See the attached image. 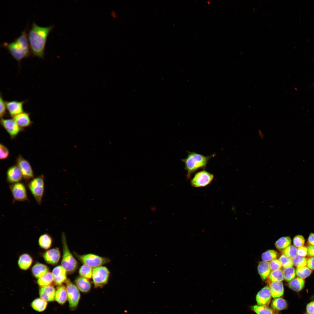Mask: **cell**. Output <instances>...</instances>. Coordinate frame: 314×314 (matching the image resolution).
Instances as JSON below:
<instances>
[{"mask_svg":"<svg viewBox=\"0 0 314 314\" xmlns=\"http://www.w3.org/2000/svg\"><path fill=\"white\" fill-rule=\"evenodd\" d=\"M53 27V25L41 26L33 23L28 38L31 51L34 56L43 58L47 38Z\"/></svg>","mask_w":314,"mask_h":314,"instance_id":"6da1fadb","label":"cell"},{"mask_svg":"<svg viewBox=\"0 0 314 314\" xmlns=\"http://www.w3.org/2000/svg\"><path fill=\"white\" fill-rule=\"evenodd\" d=\"M26 29L21 35L11 42H4L3 46L7 49L12 56L20 64L24 58H27L30 53Z\"/></svg>","mask_w":314,"mask_h":314,"instance_id":"7a4b0ae2","label":"cell"},{"mask_svg":"<svg viewBox=\"0 0 314 314\" xmlns=\"http://www.w3.org/2000/svg\"><path fill=\"white\" fill-rule=\"evenodd\" d=\"M209 156L194 152H189L187 156L182 159L185 165V168L187 172L189 178L191 174L198 169L205 167L209 159Z\"/></svg>","mask_w":314,"mask_h":314,"instance_id":"3957f363","label":"cell"},{"mask_svg":"<svg viewBox=\"0 0 314 314\" xmlns=\"http://www.w3.org/2000/svg\"><path fill=\"white\" fill-rule=\"evenodd\" d=\"M63 255L61 262V266L68 274H72L77 269L78 264L68 248L65 234L62 235Z\"/></svg>","mask_w":314,"mask_h":314,"instance_id":"277c9868","label":"cell"},{"mask_svg":"<svg viewBox=\"0 0 314 314\" xmlns=\"http://www.w3.org/2000/svg\"><path fill=\"white\" fill-rule=\"evenodd\" d=\"M27 186L39 205L42 204L44 189V177L43 174L38 176L27 182Z\"/></svg>","mask_w":314,"mask_h":314,"instance_id":"5b68a950","label":"cell"},{"mask_svg":"<svg viewBox=\"0 0 314 314\" xmlns=\"http://www.w3.org/2000/svg\"><path fill=\"white\" fill-rule=\"evenodd\" d=\"M75 255L78 260L84 265L91 267H95L109 263V259L92 254Z\"/></svg>","mask_w":314,"mask_h":314,"instance_id":"8992f818","label":"cell"},{"mask_svg":"<svg viewBox=\"0 0 314 314\" xmlns=\"http://www.w3.org/2000/svg\"><path fill=\"white\" fill-rule=\"evenodd\" d=\"M110 272L106 267L100 266L92 270V279L95 288L102 287L108 281Z\"/></svg>","mask_w":314,"mask_h":314,"instance_id":"52a82bcc","label":"cell"},{"mask_svg":"<svg viewBox=\"0 0 314 314\" xmlns=\"http://www.w3.org/2000/svg\"><path fill=\"white\" fill-rule=\"evenodd\" d=\"M65 283L69 306L71 309L74 310L78 304L80 298V293L76 286L69 279H67Z\"/></svg>","mask_w":314,"mask_h":314,"instance_id":"ba28073f","label":"cell"},{"mask_svg":"<svg viewBox=\"0 0 314 314\" xmlns=\"http://www.w3.org/2000/svg\"><path fill=\"white\" fill-rule=\"evenodd\" d=\"M9 189L13 198V203L17 201H28L26 187L23 183L10 184Z\"/></svg>","mask_w":314,"mask_h":314,"instance_id":"9c48e42d","label":"cell"},{"mask_svg":"<svg viewBox=\"0 0 314 314\" xmlns=\"http://www.w3.org/2000/svg\"><path fill=\"white\" fill-rule=\"evenodd\" d=\"M213 178L212 174L205 170L201 171L195 175L191 180V185L196 188L205 187L211 182Z\"/></svg>","mask_w":314,"mask_h":314,"instance_id":"30bf717a","label":"cell"},{"mask_svg":"<svg viewBox=\"0 0 314 314\" xmlns=\"http://www.w3.org/2000/svg\"><path fill=\"white\" fill-rule=\"evenodd\" d=\"M16 162L26 181L28 182L34 177L33 171L30 163L21 155H19L17 158Z\"/></svg>","mask_w":314,"mask_h":314,"instance_id":"8fae6325","label":"cell"},{"mask_svg":"<svg viewBox=\"0 0 314 314\" xmlns=\"http://www.w3.org/2000/svg\"><path fill=\"white\" fill-rule=\"evenodd\" d=\"M0 124L8 133L11 139L15 138L24 130V129L20 127L13 118H1Z\"/></svg>","mask_w":314,"mask_h":314,"instance_id":"7c38bea8","label":"cell"},{"mask_svg":"<svg viewBox=\"0 0 314 314\" xmlns=\"http://www.w3.org/2000/svg\"><path fill=\"white\" fill-rule=\"evenodd\" d=\"M23 178L22 172L18 166L14 165L10 167L6 172V180L10 184L20 182Z\"/></svg>","mask_w":314,"mask_h":314,"instance_id":"4fadbf2b","label":"cell"},{"mask_svg":"<svg viewBox=\"0 0 314 314\" xmlns=\"http://www.w3.org/2000/svg\"><path fill=\"white\" fill-rule=\"evenodd\" d=\"M26 102V101H6L7 110L11 117L13 118L23 112V105Z\"/></svg>","mask_w":314,"mask_h":314,"instance_id":"5bb4252c","label":"cell"},{"mask_svg":"<svg viewBox=\"0 0 314 314\" xmlns=\"http://www.w3.org/2000/svg\"><path fill=\"white\" fill-rule=\"evenodd\" d=\"M271 297L270 287L268 286H265L256 295V299L258 304L267 306L270 302Z\"/></svg>","mask_w":314,"mask_h":314,"instance_id":"9a60e30c","label":"cell"},{"mask_svg":"<svg viewBox=\"0 0 314 314\" xmlns=\"http://www.w3.org/2000/svg\"><path fill=\"white\" fill-rule=\"evenodd\" d=\"M43 257L47 263L52 265L57 264L60 257L59 248L55 247L47 251L43 254Z\"/></svg>","mask_w":314,"mask_h":314,"instance_id":"2e32d148","label":"cell"},{"mask_svg":"<svg viewBox=\"0 0 314 314\" xmlns=\"http://www.w3.org/2000/svg\"><path fill=\"white\" fill-rule=\"evenodd\" d=\"M55 284L60 286L65 282L67 279V272L61 265H58L54 267L52 271Z\"/></svg>","mask_w":314,"mask_h":314,"instance_id":"e0dca14e","label":"cell"},{"mask_svg":"<svg viewBox=\"0 0 314 314\" xmlns=\"http://www.w3.org/2000/svg\"><path fill=\"white\" fill-rule=\"evenodd\" d=\"M56 290L53 286L41 287L39 290L40 298L46 301H52L55 299Z\"/></svg>","mask_w":314,"mask_h":314,"instance_id":"ac0fdd59","label":"cell"},{"mask_svg":"<svg viewBox=\"0 0 314 314\" xmlns=\"http://www.w3.org/2000/svg\"><path fill=\"white\" fill-rule=\"evenodd\" d=\"M29 113L24 112L17 115L13 118L18 125L21 128L28 127L32 124Z\"/></svg>","mask_w":314,"mask_h":314,"instance_id":"d6986e66","label":"cell"},{"mask_svg":"<svg viewBox=\"0 0 314 314\" xmlns=\"http://www.w3.org/2000/svg\"><path fill=\"white\" fill-rule=\"evenodd\" d=\"M49 269L46 265L37 262L33 266L31 272L33 276L36 278L39 279L49 272Z\"/></svg>","mask_w":314,"mask_h":314,"instance_id":"ffe728a7","label":"cell"},{"mask_svg":"<svg viewBox=\"0 0 314 314\" xmlns=\"http://www.w3.org/2000/svg\"><path fill=\"white\" fill-rule=\"evenodd\" d=\"M270 288L271 296L273 298L279 297L283 295L284 289L281 282H271Z\"/></svg>","mask_w":314,"mask_h":314,"instance_id":"44dd1931","label":"cell"},{"mask_svg":"<svg viewBox=\"0 0 314 314\" xmlns=\"http://www.w3.org/2000/svg\"><path fill=\"white\" fill-rule=\"evenodd\" d=\"M33 262V260L31 256L28 254L25 253L19 257L18 265L20 269L26 270L29 268Z\"/></svg>","mask_w":314,"mask_h":314,"instance_id":"7402d4cb","label":"cell"},{"mask_svg":"<svg viewBox=\"0 0 314 314\" xmlns=\"http://www.w3.org/2000/svg\"><path fill=\"white\" fill-rule=\"evenodd\" d=\"M55 299L59 304H63L68 299L66 288L64 286H59L56 290Z\"/></svg>","mask_w":314,"mask_h":314,"instance_id":"603a6c76","label":"cell"},{"mask_svg":"<svg viewBox=\"0 0 314 314\" xmlns=\"http://www.w3.org/2000/svg\"><path fill=\"white\" fill-rule=\"evenodd\" d=\"M75 283L78 289L83 292H87L90 290L91 284L87 279L81 276L78 277L75 280Z\"/></svg>","mask_w":314,"mask_h":314,"instance_id":"cb8c5ba5","label":"cell"},{"mask_svg":"<svg viewBox=\"0 0 314 314\" xmlns=\"http://www.w3.org/2000/svg\"><path fill=\"white\" fill-rule=\"evenodd\" d=\"M258 273L261 279L265 280L269 276L271 271L269 262L262 261L260 262L257 268Z\"/></svg>","mask_w":314,"mask_h":314,"instance_id":"d4e9b609","label":"cell"},{"mask_svg":"<svg viewBox=\"0 0 314 314\" xmlns=\"http://www.w3.org/2000/svg\"><path fill=\"white\" fill-rule=\"evenodd\" d=\"M305 284L304 280L299 277L294 278L288 283L289 287L292 290L299 292L302 290Z\"/></svg>","mask_w":314,"mask_h":314,"instance_id":"484cf974","label":"cell"},{"mask_svg":"<svg viewBox=\"0 0 314 314\" xmlns=\"http://www.w3.org/2000/svg\"><path fill=\"white\" fill-rule=\"evenodd\" d=\"M52 243V239L51 236L47 233L43 234L40 236L38 239V244L42 249L47 250L51 247Z\"/></svg>","mask_w":314,"mask_h":314,"instance_id":"4316f807","label":"cell"},{"mask_svg":"<svg viewBox=\"0 0 314 314\" xmlns=\"http://www.w3.org/2000/svg\"><path fill=\"white\" fill-rule=\"evenodd\" d=\"M291 243V240L289 236L282 237L277 240L275 243V246L279 250H283Z\"/></svg>","mask_w":314,"mask_h":314,"instance_id":"83f0119b","label":"cell"},{"mask_svg":"<svg viewBox=\"0 0 314 314\" xmlns=\"http://www.w3.org/2000/svg\"><path fill=\"white\" fill-rule=\"evenodd\" d=\"M53 282V277L52 273L48 272L45 275L38 279V284L43 287L51 285Z\"/></svg>","mask_w":314,"mask_h":314,"instance_id":"f1b7e54d","label":"cell"},{"mask_svg":"<svg viewBox=\"0 0 314 314\" xmlns=\"http://www.w3.org/2000/svg\"><path fill=\"white\" fill-rule=\"evenodd\" d=\"M47 303V301L40 298H37L31 303L32 308L38 312L44 311L46 308Z\"/></svg>","mask_w":314,"mask_h":314,"instance_id":"f546056e","label":"cell"},{"mask_svg":"<svg viewBox=\"0 0 314 314\" xmlns=\"http://www.w3.org/2000/svg\"><path fill=\"white\" fill-rule=\"evenodd\" d=\"M287 306L286 301L281 297H277L274 299L271 304L272 307L274 309L281 310L285 309Z\"/></svg>","mask_w":314,"mask_h":314,"instance_id":"4dcf8cb0","label":"cell"},{"mask_svg":"<svg viewBox=\"0 0 314 314\" xmlns=\"http://www.w3.org/2000/svg\"><path fill=\"white\" fill-rule=\"evenodd\" d=\"M251 308L257 314H276L273 310L267 306L256 305Z\"/></svg>","mask_w":314,"mask_h":314,"instance_id":"1f68e13d","label":"cell"},{"mask_svg":"<svg viewBox=\"0 0 314 314\" xmlns=\"http://www.w3.org/2000/svg\"><path fill=\"white\" fill-rule=\"evenodd\" d=\"M269 277L271 282H281L284 279L283 271L280 269L272 271Z\"/></svg>","mask_w":314,"mask_h":314,"instance_id":"d6a6232c","label":"cell"},{"mask_svg":"<svg viewBox=\"0 0 314 314\" xmlns=\"http://www.w3.org/2000/svg\"><path fill=\"white\" fill-rule=\"evenodd\" d=\"M278 253L274 250H268L263 253L261 258L263 261L268 262L276 259L278 257Z\"/></svg>","mask_w":314,"mask_h":314,"instance_id":"836d02e7","label":"cell"},{"mask_svg":"<svg viewBox=\"0 0 314 314\" xmlns=\"http://www.w3.org/2000/svg\"><path fill=\"white\" fill-rule=\"evenodd\" d=\"M79 273L81 276L88 279L92 277V267L83 265L79 268Z\"/></svg>","mask_w":314,"mask_h":314,"instance_id":"e575fe53","label":"cell"},{"mask_svg":"<svg viewBox=\"0 0 314 314\" xmlns=\"http://www.w3.org/2000/svg\"><path fill=\"white\" fill-rule=\"evenodd\" d=\"M283 273L284 279L287 281L289 282L295 278L296 275V271L292 267L284 268Z\"/></svg>","mask_w":314,"mask_h":314,"instance_id":"d590c367","label":"cell"},{"mask_svg":"<svg viewBox=\"0 0 314 314\" xmlns=\"http://www.w3.org/2000/svg\"><path fill=\"white\" fill-rule=\"evenodd\" d=\"M312 272L311 270L306 266L297 267L296 271V273L297 276L303 279L309 276Z\"/></svg>","mask_w":314,"mask_h":314,"instance_id":"8d00e7d4","label":"cell"},{"mask_svg":"<svg viewBox=\"0 0 314 314\" xmlns=\"http://www.w3.org/2000/svg\"><path fill=\"white\" fill-rule=\"evenodd\" d=\"M297 248L293 245H290L283 250V254L292 259L297 256Z\"/></svg>","mask_w":314,"mask_h":314,"instance_id":"74e56055","label":"cell"},{"mask_svg":"<svg viewBox=\"0 0 314 314\" xmlns=\"http://www.w3.org/2000/svg\"><path fill=\"white\" fill-rule=\"evenodd\" d=\"M293 265L297 267L306 266L307 265V260L304 257L297 255L292 259Z\"/></svg>","mask_w":314,"mask_h":314,"instance_id":"f35d334b","label":"cell"},{"mask_svg":"<svg viewBox=\"0 0 314 314\" xmlns=\"http://www.w3.org/2000/svg\"><path fill=\"white\" fill-rule=\"evenodd\" d=\"M279 260L284 268L292 267L293 265L292 259L283 254L281 256Z\"/></svg>","mask_w":314,"mask_h":314,"instance_id":"ab89813d","label":"cell"},{"mask_svg":"<svg viewBox=\"0 0 314 314\" xmlns=\"http://www.w3.org/2000/svg\"><path fill=\"white\" fill-rule=\"evenodd\" d=\"M7 109L6 101H5L1 93L0 97V116L1 119L3 118L7 115Z\"/></svg>","mask_w":314,"mask_h":314,"instance_id":"60d3db41","label":"cell"},{"mask_svg":"<svg viewBox=\"0 0 314 314\" xmlns=\"http://www.w3.org/2000/svg\"><path fill=\"white\" fill-rule=\"evenodd\" d=\"M293 242L294 246L296 247L299 248L304 246L305 240L302 236L298 235L294 237Z\"/></svg>","mask_w":314,"mask_h":314,"instance_id":"b9f144b4","label":"cell"},{"mask_svg":"<svg viewBox=\"0 0 314 314\" xmlns=\"http://www.w3.org/2000/svg\"><path fill=\"white\" fill-rule=\"evenodd\" d=\"M0 158L1 160L5 159L7 158L9 154V151L8 148L2 144H0Z\"/></svg>","mask_w":314,"mask_h":314,"instance_id":"7bdbcfd3","label":"cell"},{"mask_svg":"<svg viewBox=\"0 0 314 314\" xmlns=\"http://www.w3.org/2000/svg\"><path fill=\"white\" fill-rule=\"evenodd\" d=\"M271 270L272 271L280 269L282 267V265L279 259L273 260L269 263Z\"/></svg>","mask_w":314,"mask_h":314,"instance_id":"ee69618b","label":"cell"},{"mask_svg":"<svg viewBox=\"0 0 314 314\" xmlns=\"http://www.w3.org/2000/svg\"><path fill=\"white\" fill-rule=\"evenodd\" d=\"M297 254L302 257L306 256L308 254L307 248L304 246L298 248L297 249Z\"/></svg>","mask_w":314,"mask_h":314,"instance_id":"f6af8a7d","label":"cell"},{"mask_svg":"<svg viewBox=\"0 0 314 314\" xmlns=\"http://www.w3.org/2000/svg\"><path fill=\"white\" fill-rule=\"evenodd\" d=\"M306 311L308 314H314V301H311L307 304Z\"/></svg>","mask_w":314,"mask_h":314,"instance_id":"bcb514c9","label":"cell"},{"mask_svg":"<svg viewBox=\"0 0 314 314\" xmlns=\"http://www.w3.org/2000/svg\"><path fill=\"white\" fill-rule=\"evenodd\" d=\"M307 265L311 270H314V257H311L307 260Z\"/></svg>","mask_w":314,"mask_h":314,"instance_id":"7dc6e473","label":"cell"},{"mask_svg":"<svg viewBox=\"0 0 314 314\" xmlns=\"http://www.w3.org/2000/svg\"><path fill=\"white\" fill-rule=\"evenodd\" d=\"M308 243L310 245L314 246V233H311L309 235Z\"/></svg>","mask_w":314,"mask_h":314,"instance_id":"c3c4849f","label":"cell"},{"mask_svg":"<svg viewBox=\"0 0 314 314\" xmlns=\"http://www.w3.org/2000/svg\"><path fill=\"white\" fill-rule=\"evenodd\" d=\"M307 248L308 255L314 257V246L309 245Z\"/></svg>","mask_w":314,"mask_h":314,"instance_id":"681fc988","label":"cell"},{"mask_svg":"<svg viewBox=\"0 0 314 314\" xmlns=\"http://www.w3.org/2000/svg\"><path fill=\"white\" fill-rule=\"evenodd\" d=\"M110 15L113 18L115 19H116L119 17L118 15L117 14L115 11L114 10H112L111 11Z\"/></svg>","mask_w":314,"mask_h":314,"instance_id":"f907efd6","label":"cell"},{"mask_svg":"<svg viewBox=\"0 0 314 314\" xmlns=\"http://www.w3.org/2000/svg\"><path fill=\"white\" fill-rule=\"evenodd\" d=\"M306 314H308V313H306Z\"/></svg>","mask_w":314,"mask_h":314,"instance_id":"816d5d0a","label":"cell"},{"mask_svg":"<svg viewBox=\"0 0 314 314\" xmlns=\"http://www.w3.org/2000/svg\"></svg>","mask_w":314,"mask_h":314,"instance_id":"f5cc1de1","label":"cell"}]
</instances>
